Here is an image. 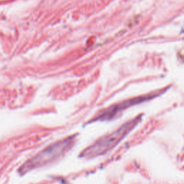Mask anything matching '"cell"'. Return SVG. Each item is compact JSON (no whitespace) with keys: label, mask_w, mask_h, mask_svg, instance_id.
<instances>
[{"label":"cell","mask_w":184,"mask_h":184,"mask_svg":"<svg viewBox=\"0 0 184 184\" xmlns=\"http://www.w3.org/2000/svg\"><path fill=\"white\" fill-rule=\"evenodd\" d=\"M137 123H138V119L132 120L130 122L126 123L125 125H123L114 133L99 139L94 145L89 147L83 151L81 156L85 158H92L106 153V152L113 148L116 144H118L119 141L134 127V126L136 125Z\"/></svg>","instance_id":"cell-1"},{"label":"cell","mask_w":184,"mask_h":184,"mask_svg":"<svg viewBox=\"0 0 184 184\" xmlns=\"http://www.w3.org/2000/svg\"><path fill=\"white\" fill-rule=\"evenodd\" d=\"M74 141H75V138L73 137V138H68L58 143L53 144L41 152L30 161H29L26 167H24V168L29 170V169L38 168L52 163L53 161L63 156V155H64L73 145Z\"/></svg>","instance_id":"cell-2"}]
</instances>
